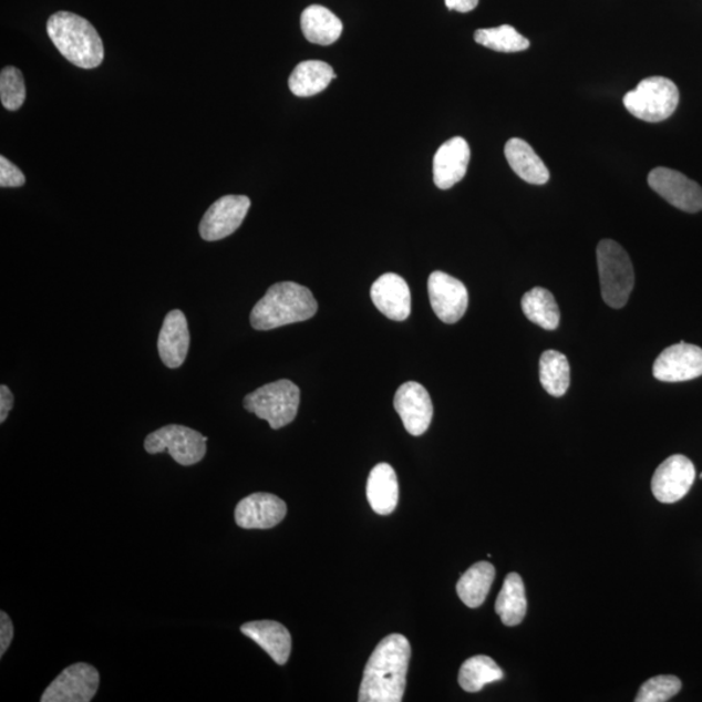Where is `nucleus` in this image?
<instances>
[{"label": "nucleus", "instance_id": "4468645a", "mask_svg": "<svg viewBox=\"0 0 702 702\" xmlns=\"http://www.w3.org/2000/svg\"><path fill=\"white\" fill-rule=\"evenodd\" d=\"M394 409L410 435L422 436L433 417L430 393L416 382H407L394 395Z\"/></svg>", "mask_w": 702, "mask_h": 702}, {"label": "nucleus", "instance_id": "423d86ee", "mask_svg": "<svg viewBox=\"0 0 702 702\" xmlns=\"http://www.w3.org/2000/svg\"><path fill=\"white\" fill-rule=\"evenodd\" d=\"M623 103L640 121L660 123L674 114L678 107V86L667 78H648L623 96Z\"/></svg>", "mask_w": 702, "mask_h": 702}, {"label": "nucleus", "instance_id": "6e6552de", "mask_svg": "<svg viewBox=\"0 0 702 702\" xmlns=\"http://www.w3.org/2000/svg\"><path fill=\"white\" fill-rule=\"evenodd\" d=\"M101 677L92 664L79 662L64 669L43 692L42 702H91Z\"/></svg>", "mask_w": 702, "mask_h": 702}, {"label": "nucleus", "instance_id": "ddd939ff", "mask_svg": "<svg viewBox=\"0 0 702 702\" xmlns=\"http://www.w3.org/2000/svg\"><path fill=\"white\" fill-rule=\"evenodd\" d=\"M653 376L664 383L702 376V349L684 341L664 349L653 364Z\"/></svg>", "mask_w": 702, "mask_h": 702}, {"label": "nucleus", "instance_id": "f8f14e48", "mask_svg": "<svg viewBox=\"0 0 702 702\" xmlns=\"http://www.w3.org/2000/svg\"><path fill=\"white\" fill-rule=\"evenodd\" d=\"M429 295L433 311L446 324H454L465 316L468 291L465 283L442 271L431 273Z\"/></svg>", "mask_w": 702, "mask_h": 702}, {"label": "nucleus", "instance_id": "39448f33", "mask_svg": "<svg viewBox=\"0 0 702 702\" xmlns=\"http://www.w3.org/2000/svg\"><path fill=\"white\" fill-rule=\"evenodd\" d=\"M300 400V388L290 380H279L246 395L244 407L267 421L272 430H280L296 420Z\"/></svg>", "mask_w": 702, "mask_h": 702}, {"label": "nucleus", "instance_id": "7c9ffc66", "mask_svg": "<svg viewBox=\"0 0 702 702\" xmlns=\"http://www.w3.org/2000/svg\"><path fill=\"white\" fill-rule=\"evenodd\" d=\"M682 690V682L674 675H659L649 679L638 693L637 702H667Z\"/></svg>", "mask_w": 702, "mask_h": 702}, {"label": "nucleus", "instance_id": "b1692460", "mask_svg": "<svg viewBox=\"0 0 702 702\" xmlns=\"http://www.w3.org/2000/svg\"><path fill=\"white\" fill-rule=\"evenodd\" d=\"M496 569L489 562H477L462 575L457 582V593L468 608H479L487 599Z\"/></svg>", "mask_w": 702, "mask_h": 702}, {"label": "nucleus", "instance_id": "72a5a7b5", "mask_svg": "<svg viewBox=\"0 0 702 702\" xmlns=\"http://www.w3.org/2000/svg\"><path fill=\"white\" fill-rule=\"evenodd\" d=\"M13 394L7 385L0 386V423H4L13 407Z\"/></svg>", "mask_w": 702, "mask_h": 702}, {"label": "nucleus", "instance_id": "20e7f679", "mask_svg": "<svg viewBox=\"0 0 702 702\" xmlns=\"http://www.w3.org/2000/svg\"><path fill=\"white\" fill-rule=\"evenodd\" d=\"M601 295L612 309H622L634 286L633 266L629 254L616 241L602 240L597 246Z\"/></svg>", "mask_w": 702, "mask_h": 702}, {"label": "nucleus", "instance_id": "f257e3e1", "mask_svg": "<svg viewBox=\"0 0 702 702\" xmlns=\"http://www.w3.org/2000/svg\"><path fill=\"white\" fill-rule=\"evenodd\" d=\"M412 647L400 633L379 642L363 672L360 702H400L405 693Z\"/></svg>", "mask_w": 702, "mask_h": 702}, {"label": "nucleus", "instance_id": "f3484780", "mask_svg": "<svg viewBox=\"0 0 702 702\" xmlns=\"http://www.w3.org/2000/svg\"><path fill=\"white\" fill-rule=\"evenodd\" d=\"M469 156L472 152L465 138L454 137L440 146L433 158V182L438 189H451L466 176Z\"/></svg>", "mask_w": 702, "mask_h": 702}, {"label": "nucleus", "instance_id": "a211bd4d", "mask_svg": "<svg viewBox=\"0 0 702 702\" xmlns=\"http://www.w3.org/2000/svg\"><path fill=\"white\" fill-rule=\"evenodd\" d=\"M190 347L188 320L180 310H172L159 333L158 350L161 360L169 369H178L186 360Z\"/></svg>", "mask_w": 702, "mask_h": 702}, {"label": "nucleus", "instance_id": "7ed1b4c3", "mask_svg": "<svg viewBox=\"0 0 702 702\" xmlns=\"http://www.w3.org/2000/svg\"><path fill=\"white\" fill-rule=\"evenodd\" d=\"M48 34L66 61L82 70L100 66L104 58L103 42L95 28L71 12H56L48 21Z\"/></svg>", "mask_w": 702, "mask_h": 702}, {"label": "nucleus", "instance_id": "bb28decb", "mask_svg": "<svg viewBox=\"0 0 702 702\" xmlns=\"http://www.w3.org/2000/svg\"><path fill=\"white\" fill-rule=\"evenodd\" d=\"M504 672L488 655H475L462 664L458 682L469 693L479 692L485 685L502 681Z\"/></svg>", "mask_w": 702, "mask_h": 702}, {"label": "nucleus", "instance_id": "393cba45", "mask_svg": "<svg viewBox=\"0 0 702 702\" xmlns=\"http://www.w3.org/2000/svg\"><path fill=\"white\" fill-rule=\"evenodd\" d=\"M496 612L505 626L522 623L527 612L525 582L517 572L507 575L496 601Z\"/></svg>", "mask_w": 702, "mask_h": 702}, {"label": "nucleus", "instance_id": "0eeeda50", "mask_svg": "<svg viewBox=\"0 0 702 702\" xmlns=\"http://www.w3.org/2000/svg\"><path fill=\"white\" fill-rule=\"evenodd\" d=\"M207 437L185 425L169 424L145 438L148 454L168 452L178 465L193 466L205 458Z\"/></svg>", "mask_w": 702, "mask_h": 702}, {"label": "nucleus", "instance_id": "9b49d317", "mask_svg": "<svg viewBox=\"0 0 702 702\" xmlns=\"http://www.w3.org/2000/svg\"><path fill=\"white\" fill-rule=\"evenodd\" d=\"M696 479V468L685 455H671L655 469L652 492L662 504L681 502Z\"/></svg>", "mask_w": 702, "mask_h": 702}, {"label": "nucleus", "instance_id": "5701e85b", "mask_svg": "<svg viewBox=\"0 0 702 702\" xmlns=\"http://www.w3.org/2000/svg\"><path fill=\"white\" fill-rule=\"evenodd\" d=\"M334 79L338 76L330 64L320 61L302 62L291 72L289 89L300 99H310L324 92Z\"/></svg>", "mask_w": 702, "mask_h": 702}, {"label": "nucleus", "instance_id": "c85d7f7f", "mask_svg": "<svg viewBox=\"0 0 702 702\" xmlns=\"http://www.w3.org/2000/svg\"><path fill=\"white\" fill-rule=\"evenodd\" d=\"M475 41L484 48L498 52H519L529 48L526 37L515 31L512 25L479 29L475 32Z\"/></svg>", "mask_w": 702, "mask_h": 702}, {"label": "nucleus", "instance_id": "cd10ccee", "mask_svg": "<svg viewBox=\"0 0 702 702\" xmlns=\"http://www.w3.org/2000/svg\"><path fill=\"white\" fill-rule=\"evenodd\" d=\"M570 364L557 350L544 351L540 358V382L553 398H562L570 386Z\"/></svg>", "mask_w": 702, "mask_h": 702}, {"label": "nucleus", "instance_id": "f704fd0d", "mask_svg": "<svg viewBox=\"0 0 702 702\" xmlns=\"http://www.w3.org/2000/svg\"><path fill=\"white\" fill-rule=\"evenodd\" d=\"M447 10L461 13L472 12L479 4V0H445Z\"/></svg>", "mask_w": 702, "mask_h": 702}, {"label": "nucleus", "instance_id": "2eb2a0df", "mask_svg": "<svg viewBox=\"0 0 702 702\" xmlns=\"http://www.w3.org/2000/svg\"><path fill=\"white\" fill-rule=\"evenodd\" d=\"M288 507L271 493H252L237 504L235 519L245 529H270L287 517Z\"/></svg>", "mask_w": 702, "mask_h": 702}, {"label": "nucleus", "instance_id": "a878e982", "mask_svg": "<svg viewBox=\"0 0 702 702\" xmlns=\"http://www.w3.org/2000/svg\"><path fill=\"white\" fill-rule=\"evenodd\" d=\"M522 310L528 320L547 331H555L561 320L555 296L548 289L534 288L522 298Z\"/></svg>", "mask_w": 702, "mask_h": 702}, {"label": "nucleus", "instance_id": "dca6fc26", "mask_svg": "<svg viewBox=\"0 0 702 702\" xmlns=\"http://www.w3.org/2000/svg\"><path fill=\"white\" fill-rule=\"evenodd\" d=\"M371 300L386 318L406 320L412 312V293L405 279L398 273H385L373 282Z\"/></svg>", "mask_w": 702, "mask_h": 702}, {"label": "nucleus", "instance_id": "4be33fe9", "mask_svg": "<svg viewBox=\"0 0 702 702\" xmlns=\"http://www.w3.org/2000/svg\"><path fill=\"white\" fill-rule=\"evenodd\" d=\"M301 29L304 39L320 47H330L342 34V21L323 6L313 4L302 12Z\"/></svg>", "mask_w": 702, "mask_h": 702}, {"label": "nucleus", "instance_id": "aec40b11", "mask_svg": "<svg viewBox=\"0 0 702 702\" xmlns=\"http://www.w3.org/2000/svg\"><path fill=\"white\" fill-rule=\"evenodd\" d=\"M505 156L509 166L522 180L534 185L547 184L550 172L531 145L520 138H512L505 145Z\"/></svg>", "mask_w": 702, "mask_h": 702}, {"label": "nucleus", "instance_id": "9d476101", "mask_svg": "<svg viewBox=\"0 0 702 702\" xmlns=\"http://www.w3.org/2000/svg\"><path fill=\"white\" fill-rule=\"evenodd\" d=\"M648 184L670 205L685 213L702 210V188L698 183L670 168H655L648 176Z\"/></svg>", "mask_w": 702, "mask_h": 702}, {"label": "nucleus", "instance_id": "2f4dec72", "mask_svg": "<svg viewBox=\"0 0 702 702\" xmlns=\"http://www.w3.org/2000/svg\"><path fill=\"white\" fill-rule=\"evenodd\" d=\"M25 184V176L6 156H0V186L2 188H19Z\"/></svg>", "mask_w": 702, "mask_h": 702}, {"label": "nucleus", "instance_id": "1a4fd4ad", "mask_svg": "<svg viewBox=\"0 0 702 702\" xmlns=\"http://www.w3.org/2000/svg\"><path fill=\"white\" fill-rule=\"evenodd\" d=\"M251 202L246 196H226L208 208L199 224L205 241H219L235 234L249 213Z\"/></svg>", "mask_w": 702, "mask_h": 702}, {"label": "nucleus", "instance_id": "412c9836", "mask_svg": "<svg viewBox=\"0 0 702 702\" xmlns=\"http://www.w3.org/2000/svg\"><path fill=\"white\" fill-rule=\"evenodd\" d=\"M398 475L388 463H379L372 468L368 482V498L372 510L380 515H390L399 504Z\"/></svg>", "mask_w": 702, "mask_h": 702}, {"label": "nucleus", "instance_id": "473e14b6", "mask_svg": "<svg viewBox=\"0 0 702 702\" xmlns=\"http://www.w3.org/2000/svg\"><path fill=\"white\" fill-rule=\"evenodd\" d=\"M13 623L9 615L4 611L0 612V657H3L13 640Z\"/></svg>", "mask_w": 702, "mask_h": 702}, {"label": "nucleus", "instance_id": "6ab92c4d", "mask_svg": "<svg viewBox=\"0 0 702 702\" xmlns=\"http://www.w3.org/2000/svg\"><path fill=\"white\" fill-rule=\"evenodd\" d=\"M241 632L246 638L257 642L280 667L288 662L291 652V637L287 627L275 621H256L242 624Z\"/></svg>", "mask_w": 702, "mask_h": 702}, {"label": "nucleus", "instance_id": "c756f323", "mask_svg": "<svg viewBox=\"0 0 702 702\" xmlns=\"http://www.w3.org/2000/svg\"><path fill=\"white\" fill-rule=\"evenodd\" d=\"M27 99L25 81L22 73L14 66H6L0 73V100L3 107L18 111Z\"/></svg>", "mask_w": 702, "mask_h": 702}, {"label": "nucleus", "instance_id": "f03ea898", "mask_svg": "<svg viewBox=\"0 0 702 702\" xmlns=\"http://www.w3.org/2000/svg\"><path fill=\"white\" fill-rule=\"evenodd\" d=\"M317 311L318 302L309 288L293 281H283L275 283L254 306L250 323L254 330L271 331L309 320Z\"/></svg>", "mask_w": 702, "mask_h": 702}]
</instances>
